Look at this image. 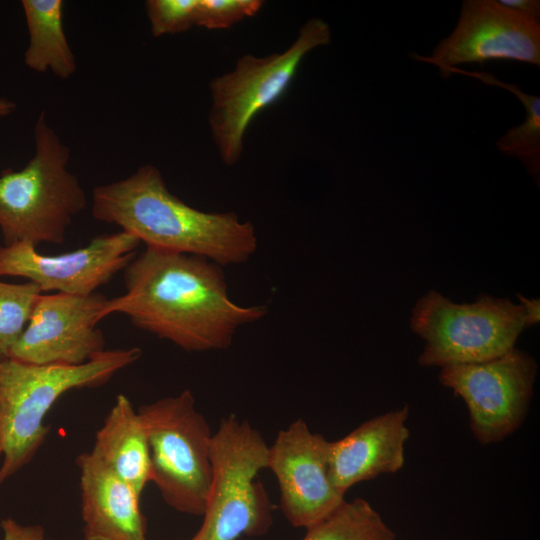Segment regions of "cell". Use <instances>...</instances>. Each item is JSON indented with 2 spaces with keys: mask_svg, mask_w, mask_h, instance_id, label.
<instances>
[{
  "mask_svg": "<svg viewBox=\"0 0 540 540\" xmlns=\"http://www.w3.org/2000/svg\"><path fill=\"white\" fill-rule=\"evenodd\" d=\"M124 284L123 295L107 300L104 318L124 314L187 352L227 349L239 327L268 312L231 300L222 266L195 255L146 247L124 269Z\"/></svg>",
  "mask_w": 540,
  "mask_h": 540,
  "instance_id": "1",
  "label": "cell"
},
{
  "mask_svg": "<svg viewBox=\"0 0 540 540\" xmlns=\"http://www.w3.org/2000/svg\"><path fill=\"white\" fill-rule=\"evenodd\" d=\"M92 216L115 224L146 247L195 255L220 266L247 262L258 246L254 226L235 212L198 210L172 194L152 165L127 178L96 186Z\"/></svg>",
  "mask_w": 540,
  "mask_h": 540,
  "instance_id": "2",
  "label": "cell"
},
{
  "mask_svg": "<svg viewBox=\"0 0 540 540\" xmlns=\"http://www.w3.org/2000/svg\"><path fill=\"white\" fill-rule=\"evenodd\" d=\"M140 356L131 347L104 350L80 365L0 361V484L36 455L49 432L45 417L64 393L100 386Z\"/></svg>",
  "mask_w": 540,
  "mask_h": 540,
  "instance_id": "3",
  "label": "cell"
},
{
  "mask_svg": "<svg viewBox=\"0 0 540 540\" xmlns=\"http://www.w3.org/2000/svg\"><path fill=\"white\" fill-rule=\"evenodd\" d=\"M35 153L21 170L0 174V230L4 244H59L73 218L87 205L78 177L68 170L70 149L48 124L34 127Z\"/></svg>",
  "mask_w": 540,
  "mask_h": 540,
  "instance_id": "4",
  "label": "cell"
},
{
  "mask_svg": "<svg viewBox=\"0 0 540 540\" xmlns=\"http://www.w3.org/2000/svg\"><path fill=\"white\" fill-rule=\"evenodd\" d=\"M269 446L246 420L223 418L210 444L211 483L200 529L190 540H236L264 534L270 502L257 474L268 467Z\"/></svg>",
  "mask_w": 540,
  "mask_h": 540,
  "instance_id": "5",
  "label": "cell"
},
{
  "mask_svg": "<svg viewBox=\"0 0 540 540\" xmlns=\"http://www.w3.org/2000/svg\"><path fill=\"white\" fill-rule=\"evenodd\" d=\"M330 42L328 23L312 18L300 27L295 41L283 52L265 57L245 54L233 70L212 79L208 121L225 165L232 166L240 160L250 123L286 93L304 57Z\"/></svg>",
  "mask_w": 540,
  "mask_h": 540,
  "instance_id": "6",
  "label": "cell"
},
{
  "mask_svg": "<svg viewBox=\"0 0 540 540\" xmlns=\"http://www.w3.org/2000/svg\"><path fill=\"white\" fill-rule=\"evenodd\" d=\"M410 326L425 340L418 363L441 368L500 357L529 327L522 304L487 294L457 304L434 290L415 303Z\"/></svg>",
  "mask_w": 540,
  "mask_h": 540,
  "instance_id": "7",
  "label": "cell"
},
{
  "mask_svg": "<svg viewBox=\"0 0 540 540\" xmlns=\"http://www.w3.org/2000/svg\"><path fill=\"white\" fill-rule=\"evenodd\" d=\"M150 451V482L174 510L203 515L211 483L212 432L190 390L137 410Z\"/></svg>",
  "mask_w": 540,
  "mask_h": 540,
  "instance_id": "8",
  "label": "cell"
},
{
  "mask_svg": "<svg viewBox=\"0 0 540 540\" xmlns=\"http://www.w3.org/2000/svg\"><path fill=\"white\" fill-rule=\"evenodd\" d=\"M536 372L535 359L514 347L488 361L442 367L439 380L467 405L473 436L490 444L511 435L524 421Z\"/></svg>",
  "mask_w": 540,
  "mask_h": 540,
  "instance_id": "9",
  "label": "cell"
},
{
  "mask_svg": "<svg viewBox=\"0 0 540 540\" xmlns=\"http://www.w3.org/2000/svg\"><path fill=\"white\" fill-rule=\"evenodd\" d=\"M140 243L121 230L96 236L82 248L52 256L41 254L27 241L4 244L0 246V276L25 278L42 293L88 296L126 268Z\"/></svg>",
  "mask_w": 540,
  "mask_h": 540,
  "instance_id": "10",
  "label": "cell"
},
{
  "mask_svg": "<svg viewBox=\"0 0 540 540\" xmlns=\"http://www.w3.org/2000/svg\"><path fill=\"white\" fill-rule=\"evenodd\" d=\"M107 298L99 293L75 296L42 293L10 359L34 365H80L105 349L97 324Z\"/></svg>",
  "mask_w": 540,
  "mask_h": 540,
  "instance_id": "11",
  "label": "cell"
},
{
  "mask_svg": "<svg viewBox=\"0 0 540 540\" xmlns=\"http://www.w3.org/2000/svg\"><path fill=\"white\" fill-rule=\"evenodd\" d=\"M446 77L464 63L514 60L540 66V24L494 0H465L458 24L431 56L415 55Z\"/></svg>",
  "mask_w": 540,
  "mask_h": 540,
  "instance_id": "12",
  "label": "cell"
},
{
  "mask_svg": "<svg viewBox=\"0 0 540 540\" xmlns=\"http://www.w3.org/2000/svg\"><path fill=\"white\" fill-rule=\"evenodd\" d=\"M329 443L297 419L269 446L267 468L277 479L283 513L294 527L307 529L346 501L329 478Z\"/></svg>",
  "mask_w": 540,
  "mask_h": 540,
  "instance_id": "13",
  "label": "cell"
},
{
  "mask_svg": "<svg viewBox=\"0 0 540 540\" xmlns=\"http://www.w3.org/2000/svg\"><path fill=\"white\" fill-rule=\"evenodd\" d=\"M409 409L378 415L329 443V478L344 494L355 484L381 474L395 473L404 465V445L409 438Z\"/></svg>",
  "mask_w": 540,
  "mask_h": 540,
  "instance_id": "14",
  "label": "cell"
},
{
  "mask_svg": "<svg viewBox=\"0 0 540 540\" xmlns=\"http://www.w3.org/2000/svg\"><path fill=\"white\" fill-rule=\"evenodd\" d=\"M85 540H147L140 495L91 452L76 458Z\"/></svg>",
  "mask_w": 540,
  "mask_h": 540,
  "instance_id": "15",
  "label": "cell"
},
{
  "mask_svg": "<svg viewBox=\"0 0 540 540\" xmlns=\"http://www.w3.org/2000/svg\"><path fill=\"white\" fill-rule=\"evenodd\" d=\"M90 452L141 496L150 482L149 444L141 418L126 395H117Z\"/></svg>",
  "mask_w": 540,
  "mask_h": 540,
  "instance_id": "16",
  "label": "cell"
},
{
  "mask_svg": "<svg viewBox=\"0 0 540 540\" xmlns=\"http://www.w3.org/2000/svg\"><path fill=\"white\" fill-rule=\"evenodd\" d=\"M21 4L29 34L24 54L26 66L68 79L76 71V58L64 32L63 1L22 0Z\"/></svg>",
  "mask_w": 540,
  "mask_h": 540,
  "instance_id": "17",
  "label": "cell"
},
{
  "mask_svg": "<svg viewBox=\"0 0 540 540\" xmlns=\"http://www.w3.org/2000/svg\"><path fill=\"white\" fill-rule=\"evenodd\" d=\"M458 73L473 77L481 82L510 91L523 104L526 110L525 120L518 126L511 127L496 141V147L505 155L516 157L526 167L527 172L539 181L540 174V98L522 91L511 83L503 82L491 73L466 71L457 67L446 71L447 77Z\"/></svg>",
  "mask_w": 540,
  "mask_h": 540,
  "instance_id": "18",
  "label": "cell"
},
{
  "mask_svg": "<svg viewBox=\"0 0 540 540\" xmlns=\"http://www.w3.org/2000/svg\"><path fill=\"white\" fill-rule=\"evenodd\" d=\"M302 540H395V533L371 504L356 498L308 527Z\"/></svg>",
  "mask_w": 540,
  "mask_h": 540,
  "instance_id": "19",
  "label": "cell"
},
{
  "mask_svg": "<svg viewBox=\"0 0 540 540\" xmlns=\"http://www.w3.org/2000/svg\"><path fill=\"white\" fill-rule=\"evenodd\" d=\"M41 294L40 288L30 281L16 284L0 281V361L9 357Z\"/></svg>",
  "mask_w": 540,
  "mask_h": 540,
  "instance_id": "20",
  "label": "cell"
},
{
  "mask_svg": "<svg viewBox=\"0 0 540 540\" xmlns=\"http://www.w3.org/2000/svg\"><path fill=\"white\" fill-rule=\"evenodd\" d=\"M198 0H148L146 12L154 37L177 34L195 25Z\"/></svg>",
  "mask_w": 540,
  "mask_h": 540,
  "instance_id": "21",
  "label": "cell"
},
{
  "mask_svg": "<svg viewBox=\"0 0 540 540\" xmlns=\"http://www.w3.org/2000/svg\"><path fill=\"white\" fill-rule=\"evenodd\" d=\"M261 0H198L195 25L206 29H227L255 16L263 6Z\"/></svg>",
  "mask_w": 540,
  "mask_h": 540,
  "instance_id": "22",
  "label": "cell"
},
{
  "mask_svg": "<svg viewBox=\"0 0 540 540\" xmlns=\"http://www.w3.org/2000/svg\"><path fill=\"white\" fill-rule=\"evenodd\" d=\"M2 540H49L41 525H25L13 518L3 519L0 523Z\"/></svg>",
  "mask_w": 540,
  "mask_h": 540,
  "instance_id": "23",
  "label": "cell"
},
{
  "mask_svg": "<svg viewBox=\"0 0 540 540\" xmlns=\"http://www.w3.org/2000/svg\"><path fill=\"white\" fill-rule=\"evenodd\" d=\"M498 3L539 23L540 1L538 0H500Z\"/></svg>",
  "mask_w": 540,
  "mask_h": 540,
  "instance_id": "24",
  "label": "cell"
},
{
  "mask_svg": "<svg viewBox=\"0 0 540 540\" xmlns=\"http://www.w3.org/2000/svg\"><path fill=\"white\" fill-rule=\"evenodd\" d=\"M519 300H521V304L524 306L527 316V321L529 327L532 325H535L539 322L540 319V307H539V300L538 299H527L521 295H517Z\"/></svg>",
  "mask_w": 540,
  "mask_h": 540,
  "instance_id": "25",
  "label": "cell"
},
{
  "mask_svg": "<svg viewBox=\"0 0 540 540\" xmlns=\"http://www.w3.org/2000/svg\"><path fill=\"white\" fill-rule=\"evenodd\" d=\"M16 109V105L12 100L0 98V118L10 115Z\"/></svg>",
  "mask_w": 540,
  "mask_h": 540,
  "instance_id": "26",
  "label": "cell"
},
{
  "mask_svg": "<svg viewBox=\"0 0 540 540\" xmlns=\"http://www.w3.org/2000/svg\"><path fill=\"white\" fill-rule=\"evenodd\" d=\"M0 458H1V445H0Z\"/></svg>",
  "mask_w": 540,
  "mask_h": 540,
  "instance_id": "27",
  "label": "cell"
}]
</instances>
